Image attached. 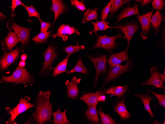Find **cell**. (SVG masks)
<instances>
[{"instance_id":"277c9868","label":"cell","mask_w":165,"mask_h":124,"mask_svg":"<svg viewBox=\"0 0 165 124\" xmlns=\"http://www.w3.org/2000/svg\"><path fill=\"white\" fill-rule=\"evenodd\" d=\"M30 98L27 95L24 98L20 97L18 103L13 108L7 107L5 108L6 113L9 115L10 117L6 122V124H17L15 121L16 118L20 114L24 112L29 109L35 107L36 100H35L33 103L29 101Z\"/></svg>"},{"instance_id":"4316f807","label":"cell","mask_w":165,"mask_h":124,"mask_svg":"<svg viewBox=\"0 0 165 124\" xmlns=\"http://www.w3.org/2000/svg\"><path fill=\"white\" fill-rule=\"evenodd\" d=\"M53 30L49 31L39 32L37 36L32 38V40L33 41L36 45L43 43H47L48 39L53 35Z\"/></svg>"},{"instance_id":"bcb514c9","label":"cell","mask_w":165,"mask_h":124,"mask_svg":"<svg viewBox=\"0 0 165 124\" xmlns=\"http://www.w3.org/2000/svg\"><path fill=\"white\" fill-rule=\"evenodd\" d=\"M20 66L21 67H23L25 66V61L22 60L20 61L19 62L18 65Z\"/></svg>"},{"instance_id":"d6986e66","label":"cell","mask_w":165,"mask_h":124,"mask_svg":"<svg viewBox=\"0 0 165 124\" xmlns=\"http://www.w3.org/2000/svg\"><path fill=\"white\" fill-rule=\"evenodd\" d=\"M102 94L100 91L94 93L87 92L83 94L80 99L85 102L88 106L97 104L98 98Z\"/></svg>"},{"instance_id":"d4e9b609","label":"cell","mask_w":165,"mask_h":124,"mask_svg":"<svg viewBox=\"0 0 165 124\" xmlns=\"http://www.w3.org/2000/svg\"><path fill=\"white\" fill-rule=\"evenodd\" d=\"M70 56L67 54L65 58L61 62L59 63L53 69L52 77L54 78L61 74L67 71L66 66L68 60Z\"/></svg>"},{"instance_id":"8fae6325","label":"cell","mask_w":165,"mask_h":124,"mask_svg":"<svg viewBox=\"0 0 165 124\" xmlns=\"http://www.w3.org/2000/svg\"><path fill=\"white\" fill-rule=\"evenodd\" d=\"M151 75L149 78L142 84V86L152 85L159 88L165 89L163 83L165 80V75L160 73L157 66L150 68Z\"/></svg>"},{"instance_id":"2e32d148","label":"cell","mask_w":165,"mask_h":124,"mask_svg":"<svg viewBox=\"0 0 165 124\" xmlns=\"http://www.w3.org/2000/svg\"><path fill=\"white\" fill-rule=\"evenodd\" d=\"M81 81L80 78H78L76 76H74L71 80H67L65 83V84L67 88V98L74 99L77 98L79 91L78 85Z\"/></svg>"},{"instance_id":"b9f144b4","label":"cell","mask_w":165,"mask_h":124,"mask_svg":"<svg viewBox=\"0 0 165 124\" xmlns=\"http://www.w3.org/2000/svg\"><path fill=\"white\" fill-rule=\"evenodd\" d=\"M134 1L138 3L143 7L147 5L152 0H136Z\"/></svg>"},{"instance_id":"6da1fadb","label":"cell","mask_w":165,"mask_h":124,"mask_svg":"<svg viewBox=\"0 0 165 124\" xmlns=\"http://www.w3.org/2000/svg\"><path fill=\"white\" fill-rule=\"evenodd\" d=\"M51 94L49 90L44 92L40 91L35 97V110L32 113L30 118L33 124H43L47 122L53 123L51 118L53 105L50 97Z\"/></svg>"},{"instance_id":"7402d4cb","label":"cell","mask_w":165,"mask_h":124,"mask_svg":"<svg viewBox=\"0 0 165 124\" xmlns=\"http://www.w3.org/2000/svg\"><path fill=\"white\" fill-rule=\"evenodd\" d=\"M114 110L118 114L122 120H126L131 115L126 109L124 98L116 104Z\"/></svg>"},{"instance_id":"52a82bcc","label":"cell","mask_w":165,"mask_h":124,"mask_svg":"<svg viewBox=\"0 0 165 124\" xmlns=\"http://www.w3.org/2000/svg\"><path fill=\"white\" fill-rule=\"evenodd\" d=\"M24 50L21 45L20 46H18L11 52L3 53L0 59V72L7 70L11 65L17 62L24 52Z\"/></svg>"},{"instance_id":"83f0119b","label":"cell","mask_w":165,"mask_h":124,"mask_svg":"<svg viewBox=\"0 0 165 124\" xmlns=\"http://www.w3.org/2000/svg\"><path fill=\"white\" fill-rule=\"evenodd\" d=\"M111 5L110 14L108 19L112 18L115 13L124 5L131 1V0H111Z\"/></svg>"},{"instance_id":"7dc6e473","label":"cell","mask_w":165,"mask_h":124,"mask_svg":"<svg viewBox=\"0 0 165 124\" xmlns=\"http://www.w3.org/2000/svg\"><path fill=\"white\" fill-rule=\"evenodd\" d=\"M25 124H33L31 118L28 119L26 122L24 123Z\"/></svg>"},{"instance_id":"cb8c5ba5","label":"cell","mask_w":165,"mask_h":124,"mask_svg":"<svg viewBox=\"0 0 165 124\" xmlns=\"http://www.w3.org/2000/svg\"><path fill=\"white\" fill-rule=\"evenodd\" d=\"M128 86V85L113 86L101 92L102 94L114 95L119 99L126 92Z\"/></svg>"},{"instance_id":"e575fe53","label":"cell","mask_w":165,"mask_h":124,"mask_svg":"<svg viewBox=\"0 0 165 124\" xmlns=\"http://www.w3.org/2000/svg\"><path fill=\"white\" fill-rule=\"evenodd\" d=\"M111 5V2L110 1L108 4L103 8L101 14V21H105L106 20L108 14L110 11Z\"/></svg>"},{"instance_id":"f6af8a7d","label":"cell","mask_w":165,"mask_h":124,"mask_svg":"<svg viewBox=\"0 0 165 124\" xmlns=\"http://www.w3.org/2000/svg\"><path fill=\"white\" fill-rule=\"evenodd\" d=\"M105 100V97L104 95H101L98 98V101L99 102H103Z\"/></svg>"},{"instance_id":"f546056e","label":"cell","mask_w":165,"mask_h":124,"mask_svg":"<svg viewBox=\"0 0 165 124\" xmlns=\"http://www.w3.org/2000/svg\"><path fill=\"white\" fill-rule=\"evenodd\" d=\"M135 96L139 98L142 101L145 110L149 113L151 118L154 117V115L152 112L150 107L149 103L151 100L155 99V98L151 97L147 94H138Z\"/></svg>"},{"instance_id":"d590c367","label":"cell","mask_w":165,"mask_h":124,"mask_svg":"<svg viewBox=\"0 0 165 124\" xmlns=\"http://www.w3.org/2000/svg\"><path fill=\"white\" fill-rule=\"evenodd\" d=\"M160 30L161 33V36L160 39L157 43V45L160 47L163 50L165 49V22L162 24Z\"/></svg>"},{"instance_id":"603a6c76","label":"cell","mask_w":165,"mask_h":124,"mask_svg":"<svg viewBox=\"0 0 165 124\" xmlns=\"http://www.w3.org/2000/svg\"><path fill=\"white\" fill-rule=\"evenodd\" d=\"M97 104L89 106L85 112V115L88 120L95 124L100 122L97 113L96 107Z\"/></svg>"},{"instance_id":"f1b7e54d","label":"cell","mask_w":165,"mask_h":124,"mask_svg":"<svg viewBox=\"0 0 165 124\" xmlns=\"http://www.w3.org/2000/svg\"><path fill=\"white\" fill-rule=\"evenodd\" d=\"M75 72L81 73L86 75L88 73V70L84 65L82 59L81 58H78L76 65L73 69L66 72V76H67L70 74Z\"/></svg>"},{"instance_id":"836d02e7","label":"cell","mask_w":165,"mask_h":124,"mask_svg":"<svg viewBox=\"0 0 165 124\" xmlns=\"http://www.w3.org/2000/svg\"><path fill=\"white\" fill-rule=\"evenodd\" d=\"M97 112L100 115L102 124H116V123L109 114H106L103 113L101 108H100Z\"/></svg>"},{"instance_id":"1f68e13d","label":"cell","mask_w":165,"mask_h":124,"mask_svg":"<svg viewBox=\"0 0 165 124\" xmlns=\"http://www.w3.org/2000/svg\"><path fill=\"white\" fill-rule=\"evenodd\" d=\"M85 48V46L83 45H80L78 42H77L76 45L71 46L70 45L61 49L67 54L71 55L74 53H78L80 50L84 49Z\"/></svg>"},{"instance_id":"5b68a950","label":"cell","mask_w":165,"mask_h":124,"mask_svg":"<svg viewBox=\"0 0 165 124\" xmlns=\"http://www.w3.org/2000/svg\"><path fill=\"white\" fill-rule=\"evenodd\" d=\"M6 24L7 28L12 29L18 35L24 49L28 48L31 43V34L32 28L21 26L16 23L14 19L11 17L8 18Z\"/></svg>"},{"instance_id":"ba28073f","label":"cell","mask_w":165,"mask_h":124,"mask_svg":"<svg viewBox=\"0 0 165 124\" xmlns=\"http://www.w3.org/2000/svg\"><path fill=\"white\" fill-rule=\"evenodd\" d=\"M116 29L121 31L127 39V45H129L130 42L133 35L138 30L141 29L139 23L134 19L126 23H118L116 25Z\"/></svg>"},{"instance_id":"4dcf8cb0","label":"cell","mask_w":165,"mask_h":124,"mask_svg":"<svg viewBox=\"0 0 165 124\" xmlns=\"http://www.w3.org/2000/svg\"><path fill=\"white\" fill-rule=\"evenodd\" d=\"M98 8L95 7L93 9L88 8L85 12L82 22L86 23L92 20H98Z\"/></svg>"},{"instance_id":"7a4b0ae2","label":"cell","mask_w":165,"mask_h":124,"mask_svg":"<svg viewBox=\"0 0 165 124\" xmlns=\"http://www.w3.org/2000/svg\"><path fill=\"white\" fill-rule=\"evenodd\" d=\"M36 76L30 74L26 66L21 67L18 65L13 73L8 76H5L4 74L1 76L0 82L4 84H11L13 87L21 83L22 84L25 88L28 86V84L33 86L35 83Z\"/></svg>"},{"instance_id":"74e56055","label":"cell","mask_w":165,"mask_h":124,"mask_svg":"<svg viewBox=\"0 0 165 124\" xmlns=\"http://www.w3.org/2000/svg\"><path fill=\"white\" fill-rule=\"evenodd\" d=\"M146 91L149 92L152 94L154 95L155 97L158 99L159 103L158 105H161L165 108V94L163 95H161L157 94L155 93V91H151L149 90H147Z\"/></svg>"},{"instance_id":"44dd1931","label":"cell","mask_w":165,"mask_h":124,"mask_svg":"<svg viewBox=\"0 0 165 124\" xmlns=\"http://www.w3.org/2000/svg\"><path fill=\"white\" fill-rule=\"evenodd\" d=\"M52 5L51 7V10L54 12L55 15L53 28L56 21L60 15L65 12L66 8L62 0H52Z\"/></svg>"},{"instance_id":"ac0fdd59","label":"cell","mask_w":165,"mask_h":124,"mask_svg":"<svg viewBox=\"0 0 165 124\" xmlns=\"http://www.w3.org/2000/svg\"><path fill=\"white\" fill-rule=\"evenodd\" d=\"M73 33L80 35L79 32L74 27L70 26L68 24H62L60 25L58 29L57 32L52 35L54 38L56 37H61L62 40L66 41L68 39L67 34L70 35Z\"/></svg>"},{"instance_id":"ab89813d","label":"cell","mask_w":165,"mask_h":124,"mask_svg":"<svg viewBox=\"0 0 165 124\" xmlns=\"http://www.w3.org/2000/svg\"><path fill=\"white\" fill-rule=\"evenodd\" d=\"M71 4L78 10L83 11L86 9L85 3L78 0H71Z\"/></svg>"},{"instance_id":"30bf717a","label":"cell","mask_w":165,"mask_h":124,"mask_svg":"<svg viewBox=\"0 0 165 124\" xmlns=\"http://www.w3.org/2000/svg\"><path fill=\"white\" fill-rule=\"evenodd\" d=\"M8 33L7 36H4L1 41L3 53L10 52L13 50L14 47L20 42L18 35L11 28H8Z\"/></svg>"},{"instance_id":"d6a6232c","label":"cell","mask_w":165,"mask_h":124,"mask_svg":"<svg viewBox=\"0 0 165 124\" xmlns=\"http://www.w3.org/2000/svg\"><path fill=\"white\" fill-rule=\"evenodd\" d=\"M22 6L26 9L28 15L27 20L29 22L32 21L31 18L32 17H36L38 19L41 18L40 14L32 4L30 6H28L25 5L24 3Z\"/></svg>"},{"instance_id":"7c38bea8","label":"cell","mask_w":165,"mask_h":124,"mask_svg":"<svg viewBox=\"0 0 165 124\" xmlns=\"http://www.w3.org/2000/svg\"><path fill=\"white\" fill-rule=\"evenodd\" d=\"M108 55L101 54L99 57H94L90 55L87 56L88 58L93 63L96 72L94 85H97L99 74H104L106 71L107 57Z\"/></svg>"},{"instance_id":"ffe728a7","label":"cell","mask_w":165,"mask_h":124,"mask_svg":"<svg viewBox=\"0 0 165 124\" xmlns=\"http://www.w3.org/2000/svg\"><path fill=\"white\" fill-rule=\"evenodd\" d=\"M62 106H59L56 111L52 113L54 121L53 124H71L68 120L66 114L67 107L63 112L61 111Z\"/></svg>"},{"instance_id":"60d3db41","label":"cell","mask_w":165,"mask_h":124,"mask_svg":"<svg viewBox=\"0 0 165 124\" xmlns=\"http://www.w3.org/2000/svg\"><path fill=\"white\" fill-rule=\"evenodd\" d=\"M38 19L40 20L41 24V27L39 32L47 31L52 25V23L45 22L41 18Z\"/></svg>"},{"instance_id":"f35d334b","label":"cell","mask_w":165,"mask_h":124,"mask_svg":"<svg viewBox=\"0 0 165 124\" xmlns=\"http://www.w3.org/2000/svg\"><path fill=\"white\" fill-rule=\"evenodd\" d=\"M24 3L20 0H12L11 6L10 7L11 9V15L12 17H14L16 15L15 12L16 8L18 6L22 5Z\"/></svg>"},{"instance_id":"5bb4252c","label":"cell","mask_w":165,"mask_h":124,"mask_svg":"<svg viewBox=\"0 0 165 124\" xmlns=\"http://www.w3.org/2000/svg\"><path fill=\"white\" fill-rule=\"evenodd\" d=\"M130 65V62H128L125 64H121L116 65L109 70L103 87L114 79L117 78L121 74L126 72L129 69Z\"/></svg>"},{"instance_id":"9c48e42d","label":"cell","mask_w":165,"mask_h":124,"mask_svg":"<svg viewBox=\"0 0 165 124\" xmlns=\"http://www.w3.org/2000/svg\"><path fill=\"white\" fill-rule=\"evenodd\" d=\"M155 10L152 9L142 15H135L140 24L142 31L140 35L143 39L146 40L151 33V20L152 14Z\"/></svg>"},{"instance_id":"ee69618b","label":"cell","mask_w":165,"mask_h":124,"mask_svg":"<svg viewBox=\"0 0 165 124\" xmlns=\"http://www.w3.org/2000/svg\"><path fill=\"white\" fill-rule=\"evenodd\" d=\"M27 58V54L26 53H22L20 57L21 60L25 61Z\"/></svg>"},{"instance_id":"3957f363","label":"cell","mask_w":165,"mask_h":124,"mask_svg":"<svg viewBox=\"0 0 165 124\" xmlns=\"http://www.w3.org/2000/svg\"><path fill=\"white\" fill-rule=\"evenodd\" d=\"M60 54V52L55 44L53 42L50 43L46 50L43 52L44 61L39 71V75L45 77L50 76L53 69V63Z\"/></svg>"},{"instance_id":"8d00e7d4","label":"cell","mask_w":165,"mask_h":124,"mask_svg":"<svg viewBox=\"0 0 165 124\" xmlns=\"http://www.w3.org/2000/svg\"><path fill=\"white\" fill-rule=\"evenodd\" d=\"M153 9L155 10H162L165 5L164 0H153L151 3Z\"/></svg>"},{"instance_id":"8992f818","label":"cell","mask_w":165,"mask_h":124,"mask_svg":"<svg viewBox=\"0 0 165 124\" xmlns=\"http://www.w3.org/2000/svg\"><path fill=\"white\" fill-rule=\"evenodd\" d=\"M96 35L97 38L96 42L90 49V50L96 48H102L107 52H110L117 46V43L115 42L116 39L126 38L123 33L120 31L117 35L111 37L108 36L106 34L100 35L97 33Z\"/></svg>"},{"instance_id":"7bdbcfd3","label":"cell","mask_w":165,"mask_h":124,"mask_svg":"<svg viewBox=\"0 0 165 124\" xmlns=\"http://www.w3.org/2000/svg\"><path fill=\"white\" fill-rule=\"evenodd\" d=\"M8 17L4 15L2 13L0 12V20L1 21H4L8 20Z\"/></svg>"},{"instance_id":"e0dca14e","label":"cell","mask_w":165,"mask_h":124,"mask_svg":"<svg viewBox=\"0 0 165 124\" xmlns=\"http://www.w3.org/2000/svg\"><path fill=\"white\" fill-rule=\"evenodd\" d=\"M165 19V14L160 10H157L151 17V25L153 32L157 34L160 30Z\"/></svg>"},{"instance_id":"484cf974","label":"cell","mask_w":165,"mask_h":124,"mask_svg":"<svg viewBox=\"0 0 165 124\" xmlns=\"http://www.w3.org/2000/svg\"><path fill=\"white\" fill-rule=\"evenodd\" d=\"M91 23L94 26L93 29L90 31L89 32L91 34H95L96 35L97 32L99 31L106 30L107 29L110 28L116 29V27L115 26H112L108 25L109 23L106 22V21H97L96 23L92 22Z\"/></svg>"},{"instance_id":"9a60e30c","label":"cell","mask_w":165,"mask_h":124,"mask_svg":"<svg viewBox=\"0 0 165 124\" xmlns=\"http://www.w3.org/2000/svg\"><path fill=\"white\" fill-rule=\"evenodd\" d=\"M129 46L127 45L125 49L121 52L115 54H111L108 62L109 68H112L116 65L120 64L124 61H129L130 60L128 55Z\"/></svg>"},{"instance_id":"4fadbf2b","label":"cell","mask_w":165,"mask_h":124,"mask_svg":"<svg viewBox=\"0 0 165 124\" xmlns=\"http://www.w3.org/2000/svg\"><path fill=\"white\" fill-rule=\"evenodd\" d=\"M139 3L135 1L133 4H131L130 2L126 4V5L122 9L120 13L118 14L115 18L117 20L116 25L121 20L127 17L133 15H140L138 8Z\"/></svg>"}]
</instances>
